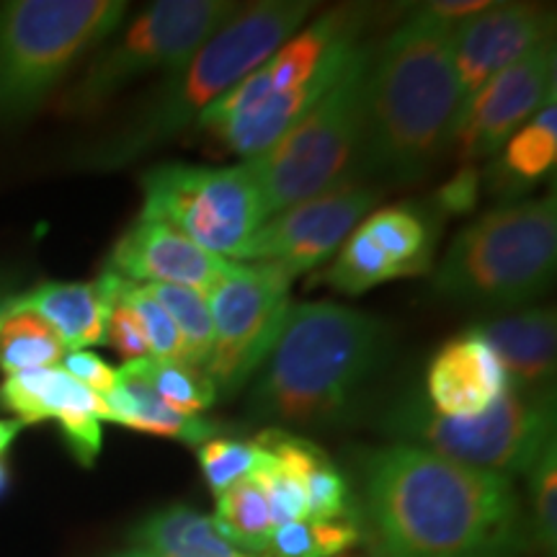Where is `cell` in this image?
I'll list each match as a JSON object with an SVG mask.
<instances>
[{"mask_svg": "<svg viewBox=\"0 0 557 557\" xmlns=\"http://www.w3.org/2000/svg\"><path fill=\"white\" fill-rule=\"evenodd\" d=\"M529 500H532V537L545 553H553L557 540V449L549 442L534 468L529 470Z\"/></svg>", "mask_w": 557, "mask_h": 557, "instance_id": "cell-33", "label": "cell"}, {"mask_svg": "<svg viewBox=\"0 0 557 557\" xmlns=\"http://www.w3.org/2000/svg\"><path fill=\"white\" fill-rule=\"evenodd\" d=\"M238 5L230 0H158L99 47L78 86L70 90V111H94L145 75L178 70Z\"/></svg>", "mask_w": 557, "mask_h": 557, "instance_id": "cell-10", "label": "cell"}, {"mask_svg": "<svg viewBox=\"0 0 557 557\" xmlns=\"http://www.w3.org/2000/svg\"><path fill=\"white\" fill-rule=\"evenodd\" d=\"M122 299L135 310V315L143 325L145 341H148L150 359L156 361H184V341L178 336V329L173 325L169 312L163 310V305L150 295V289L145 284H132L124 278Z\"/></svg>", "mask_w": 557, "mask_h": 557, "instance_id": "cell-31", "label": "cell"}, {"mask_svg": "<svg viewBox=\"0 0 557 557\" xmlns=\"http://www.w3.org/2000/svg\"><path fill=\"white\" fill-rule=\"evenodd\" d=\"M364 508L382 557L500 553L519 532L511 480L403 442L367 455Z\"/></svg>", "mask_w": 557, "mask_h": 557, "instance_id": "cell-1", "label": "cell"}, {"mask_svg": "<svg viewBox=\"0 0 557 557\" xmlns=\"http://www.w3.org/2000/svg\"><path fill=\"white\" fill-rule=\"evenodd\" d=\"M455 29L418 9L372 54L357 165L364 181L418 184L449 152L462 109Z\"/></svg>", "mask_w": 557, "mask_h": 557, "instance_id": "cell-2", "label": "cell"}, {"mask_svg": "<svg viewBox=\"0 0 557 557\" xmlns=\"http://www.w3.org/2000/svg\"><path fill=\"white\" fill-rule=\"evenodd\" d=\"M16 297H18V292H16V287H13L11 278H0V318L9 315L13 299Z\"/></svg>", "mask_w": 557, "mask_h": 557, "instance_id": "cell-40", "label": "cell"}, {"mask_svg": "<svg viewBox=\"0 0 557 557\" xmlns=\"http://www.w3.org/2000/svg\"><path fill=\"white\" fill-rule=\"evenodd\" d=\"M493 348L508 385L524 393H547L555 382L557 323L553 308H521L480 318L470 329Z\"/></svg>", "mask_w": 557, "mask_h": 557, "instance_id": "cell-20", "label": "cell"}, {"mask_svg": "<svg viewBox=\"0 0 557 557\" xmlns=\"http://www.w3.org/2000/svg\"><path fill=\"white\" fill-rule=\"evenodd\" d=\"M393 331L385 320L338 302L292 305L250 389V413L282 426H333L385 369Z\"/></svg>", "mask_w": 557, "mask_h": 557, "instance_id": "cell-3", "label": "cell"}, {"mask_svg": "<svg viewBox=\"0 0 557 557\" xmlns=\"http://www.w3.org/2000/svg\"><path fill=\"white\" fill-rule=\"evenodd\" d=\"M359 227L377 243L398 278L421 276L434 263L442 220L431 212L429 205L400 201L374 209L359 222Z\"/></svg>", "mask_w": 557, "mask_h": 557, "instance_id": "cell-23", "label": "cell"}, {"mask_svg": "<svg viewBox=\"0 0 557 557\" xmlns=\"http://www.w3.org/2000/svg\"><path fill=\"white\" fill-rule=\"evenodd\" d=\"M233 263L209 253L171 225L137 218L111 248L107 271L132 284H176L207 297Z\"/></svg>", "mask_w": 557, "mask_h": 557, "instance_id": "cell-17", "label": "cell"}, {"mask_svg": "<svg viewBox=\"0 0 557 557\" xmlns=\"http://www.w3.org/2000/svg\"><path fill=\"white\" fill-rule=\"evenodd\" d=\"M320 278L341 295L359 297L369 289L380 287V284L395 282L398 276H395V269L389 267L385 253L377 248V243L357 225Z\"/></svg>", "mask_w": 557, "mask_h": 557, "instance_id": "cell-28", "label": "cell"}, {"mask_svg": "<svg viewBox=\"0 0 557 557\" xmlns=\"http://www.w3.org/2000/svg\"><path fill=\"white\" fill-rule=\"evenodd\" d=\"M472 557H485V555H472Z\"/></svg>", "mask_w": 557, "mask_h": 557, "instance_id": "cell-43", "label": "cell"}, {"mask_svg": "<svg viewBox=\"0 0 557 557\" xmlns=\"http://www.w3.org/2000/svg\"><path fill=\"white\" fill-rule=\"evenodd\" d=\"M382 189L359 176L341 178L315 197L269 218L250 238L243 263H274L289 276L323 267L372 212Z\"/></svg>", "mask_w": 557, "mask_h": 557, "instance_id": "cell-12", "label": "cell"}, {"mask_svg": "<svg viewBox=\"0 0 557 557\" xmlns=\"http://www.w3.org/2000/svg\"><path fill=\"white\" fill-rule=\"evenodd\" d=\"M292 282L274 263H233L207 295L212 354L205 372L220 400H230L259 374L292 310Z\"/></svg>", "mask_w": 557, "mask_h": 557, "instance_id": "cell-11", "label": "cell"}, {"mask_svg": "<svg viewBox=\"0 0 557 557\" xmlns=\"http://www.w3.org/2000/svg\"><path fill=\"white\" fill-rule=\"evenodd\" d=\"M487 9H491V0H436V3L421 5V11H426L429 16H434L449 26L465 24V21Z\"/></svg>", "mask_w": 557, "mask_h": 557, "instance_id": "cell-38", "label": "cell"}, {"mask_svg": "<svg viewBox=\"0 0 557 557\" xmlns=\"http://www.w3.org/2000/svg\"><path fill=\"white\" fill-rule=\"evenodd\" d=\"M127 364L137 369L139 377L148 382L165 406L184 416H201L220 400L205 369L178 364V361H156L150 357L127 361Z\"/></svg>", "mask_w": 557, "mask_h": 557, "instance_id": "cell-27", "label": "cell"}, {"mask_svg": "<svg viewBox=\"0 0 557 557\" xmlns=\"http://www.w3.org/2000/svg\"><path fill=\"white\" fill-rule=\"evenodd\" d=\"M21 429H24V423H18L16 418H11V421H0V457L11 449V444L16 442Z\"/></svg>", "mask_w": 557, "mask_h": 557, "instance_id": "cell-39", "label": "cell"}, {"mask_svg": "<svg viewBox=\"0 0 557 557\" xmlns=\"http://www.w3.org/2000/svg\"><path fill=\"white\" fill-rule=\"evenodd\" d=\"M201 472L214 496L225 493L227 487L238 485L240 480L253 475L259 465V447L256 442H238V438L214 436L197 447Z\"/></svg>", "mask_w": 557, "mask_h": 557, "instance_id": "cell-32", "label": "cell"}, {"mask_svg": "<svg viewBox=\"0 0 557 557\" xmlns=\"http://www.w3.org/2000/svg\"><path fill=\"white\" fill-rule=\"evenodd\" d=\"M380 426L403 444L511 480L529 475L547 444L555 442V395L553 389L524 393L508 387L485 413L444 418L431 410L423 395L408 393L389 403Z\"/></svg>", "mask_w": 557, "mask_h": 557, "instance_id": "cell-7", "label": "cell"}, {"mask_svg": "<svg viewBox=\"0 0 557 557\" xmlns=\"http://www.w3.org/2000/svg\"><path fill=\"white\" fill-rule=\"evenodd\" d=\"M122 287L124 278L114 271H103L94 282H45L21 292L11 310L45 320L67 351H86L107 344V320L120 302Z\"/></svg>", "mask_w": 557, "mask_h": 557, "instance_id": "cell-19", "label": "cell"}, {"mask_svg": "<svg viewBox=\"0 0 557 557\" xmlns=\"http://www.w3.org/2000/svg\"><path fill=\"white\" fill-rule=\"evenodd\" d=\"M107 344L116 348V354L124 359V364H127V361L150 357L143 325H139L135 310H132L122 297L107 320Z\"/></svg>", "mask_w": 557, "mask_h": 557, "instance_id": "cell-36", "label": "cell"}, {"mask_svg": "<svg viewBox=\"0 0 557 557\" xmlns=\"http://www.w3.org/2000/svg\"><path fill=\"white\" fill-rule=\"evenodd\" d=\"M67 348L62 346L45 320L32 312L11 310L0 318V369L5 377L34 369H52L65 359Z\"/></svg>", "mask_w": 557, "mask_h": 557, "instance_id": "cell-25", "label": "cell"}, {"mask_svg": "<svg viewBox=\"0 0 557 557\" xmlns=\"http://www.w3.org/2000/svg\"><path fill=\"white\" fill-rule=\"evenodd\" d=\"M555 13L537 3H491L455 29V70L462 107L500 70L553 41Z\"/></svg>", "mask_w": 557, "mask_h": 557, "instance_id": "cell-15", "label": "cell"}, {"mask_svg": "<svg viewBox=\"0 0 557 557\" xmlns=\"http://www.w3.org/2000/svg\"><path fill=\"white\" fill-rule=\"evenodd\" d=\"M60 364L62 372H67L73 380H78L83 387L94 389L101 398H107L116 385V369H111L107 361L90 351H67Z\"/></svg>", "mask_w": 557, "mask_h": 557, "instance_id": "cell-37", "label": "cell"}, {"mask_svg": "<svg viewBox=\"0 0 557 557\" xmlns=\"http://www.w3.org/2000/svg\"><path fill=\"white\" fill-rule=\"evenodd\" d=\"M9 483H11L9 468H5V462H3V459H0V498H3L5 491H9Z\"/></svg>", "mask_w": 557, "mask_h": 557, "instance_id": "cell-41", "label": "cell"}, {"mask_svg": "<svg viewBox=\"0 0 557 557\" xmlns=\"http://www.w3.org/2000/svg\"><path fill=\"white\" fill-rule=\"evenodd\" d=\"M135 549L156 557H253L222 537L212 517L189 506H165L152 511L129 532Z\"/></svg>", "mask_w": 557, "mask_h": 557, "instance_id": "cell-24", "label": "cell"}, {"mask_svg": "<svg viewBox=\"0 0 557 557\" xmlns=\"http://www.w3.org/2000/svg\"><path fill=\"white\" fill-rule=\"evenodd\" d=\"M308 491V519L310 521H338L348 519L351 511V496L341 472L333 468L329 457L318 462L305 480Z\"/></svg>", "mask_w": 557, "mask_h": 557, "instance_id": "cell-34", "label": "cell"}, {"mask_svg": "<svg viewBox=\"0 0 557 557\" xmlns=\"http://www.w3.org/2000/svg\"><path fill=\"white\" fill-rule=\"evenodd\" d=\"M150 295L163 305L178 336L184 341V361L189 367L205 369L209 354H212V315H209L207 297L189 287H176V284H145Z\"/></svg>", "mask_w": 557, "mask_h": 557, "instance_id": "cell-29", "label": "cell"}, {"mask_svg": "<svg viewBox=\"0 0 557 557\" xmlns=\"http://www.w3.org/2000/svg\"><path fill=\"white\" fill-rule=\"evenodd\" d=\"M372 54V47L359 45L315 107L292 124L263 156L246 160L261 191L267 220L325 191L341 178L359 176Z\"/></svg>", "mask_w": 557, "mask_h": 557, "instance_id": "cell-6", "label": "cell"}, {"mask_svg": "<svg viewBox=\"0 0 557 557\" xmlns=\"http://www.w3.org/2000/svg\"><path fill=\"white\" fill-rule=\"evenodd\" d=\"M109 421L143 434L178 438L186 444H205L220 436L222 423L205 416H184L165 406L132 364L116 369V385L107 395Z\"/></svg>", "mask_w": 557, "mask_h": 557, "instance_id": "cell-22", "label": "cell"}, {"mask_svg": "<svg viewBox=\"0 0 557 557\" xmlns=\"http://www.w3.org/2000/svg\"><path fill=\"white\" fill-rule=\"evenodd\" d=\"M369 9L364 5H341L325 11L312 21L305 32L284 41L271 58L246 75L238 86H233L218 103H212L199 116L197 129L209 132L248 111L269 96L295 94L310 86L325 70L338 65L359 47V37L364 32Z\"/></svg>", "mask_w": 557, "mask_h": 557, "instance_id": "cell-13", "label": "cell"}, {"mask_svg": "<svg viewBox=\"0 0 557 557\" xmlns=\"http://www.w3.org/2000/svg\"><path fill=\"white\" fill-rule=\"evenodd\" d=\"M111 557H156V555H148V553H143V549H124V553H116V555H111Z\"/></svg>", "mask_w": 557, "mask_h": 557, "instance_id": "cell-42", "label": "cell"}, {"mask_svg": "<svg viewBox=\"0 0 557 557\" xmlns=\"http://www.w3.org/2000/svg\"><path fill=\"white\" fill-rule=\"evenodd\" d=\"M506 369L493 348L472 331L451 338L429 361L423 398L444 418H472L508 393Z\"/></svg>", "mask_w": 557, "mask_h": 557, "instance_id": "cell-18", "label": "cell"}, {"mask_svg": "<svg viewBox=\"0 0 557 557\" xmlns=\"http://www.w3.org/2000/svg\"><path fill=\"white\" fill-rule=\"evenodd\" d=\"M557 163V107L555 96L527 124L506 139L483 171V191L504 201L524 199V194L545 181ZM500 201V205H504Z\"/></svg>", "mask_w": 557, "mask_h": 557, "instance_id": "cell-21", "label": "cell"}, {"mask_svg": "<svg viewBox=\"0 0 557 557\" xmlns=\"http://www.w3.org/2000/svg\"><path fill=\"white\" fill-rule=\"evenodd\" d=\"M315 3L261 0L238 5L189 60L165 75L150 96L90 152L101 169H122L184 135L230 88L261 67L278 47L295 37Z\"/></svg>", "mask_w": 557, "mask_h": 557, "instance_id": "cell-4", "label": "cell"}, {"mask_svg": "<svg viewBox=\"0 0 557 557\" xmlns=\"http://www.w3.org/2000/svg\"><path fill=\"white\" fill-rule=\"evenodd\" d=\"M214 527L233 547L248 553H269L274 521H271L267 496L253 480H240L218 496Z\"/></svg>", "mask_w": 557, "mask_h": 557, "instance_id": "cell-26", "label": "cell"}, {"mask_svg": "<svg viewBox=\"0 0 557 557\" xmlns=\"http://www.w3.org/2000/svg\"><path fill=\"white\" fill-rule=\"evenodd\" d=\"M359 527L348 519L338 521H289L274 529L269 553L276 557H336L357 547Z\"/></svg>", "mask_w": 557, "mask_h": 557, "instance_id": "cell-30", "label": "cell"}, {"mask_svg": "<svg viewBox=\"0 0 557 557\" xmlns=\"http://www.w3.org/2000/svg\"><path fill=\"white\" fill-rule=\"evenodd\" d=\"M124 0H11L0 5V120L32 114L65 73L127 18Z\"/></svg>", "mask_w": 557, "mask_h": 557, "instance_id": "cell-8", "label": "cell"}, {"mask_svg": "<svg viewBox=\"0 0 557 557\" xmlns=\"http://www.w3.org/2000/svg\"><path fill=\"white\" fill-rule=\"evenodd\" d=\"M139 220L171 225L209 253L243 263L263 214L261 191L248 163H160L139 176Z\"/></svg>", "mask_w": 557, "mask_h": 557, "instance_id": "cell-9", "label": "cell"}, {"mask_svg": "<svg viewBox=\"0 0 557 557\" xmlns=\"http://www.w3.org/2000/svg\"><path fill=\"white\" fill-rule=\"evenodd\" d=\"M0 408L16 416L24 426L54 418L65 434L70 455L83 468H90L99 457L101 423L109 421L107 400L58 367L5 377L0 385Z\"/></svg>", "mask_w": 557, "mask_h": 557, "instance_id": "cell-16", "label": "cell"}, {"mask_svg": "<svg viewBox=\"0 0 557 557\" xmlns=\"http://www.w3.org/2000/svg\"><path fill=\"white\" fill-rule=\"evenodd\" d=\"M557 267V199H517L468 222L431 276L444 302L521 310L545 295Z\"/></svg>", "mask_w": 557, "mask_h": 557, "instance_id": "cell-5", "label": "cell"}, {"mask_svg": "<svg viewBox=\"0 0 557 557\" xmlns=\"http://www.w3.org/2000/svg\"><path fill=\"white\" fill-rule=\"evenodd\" d=\"M555 96V45L547 41L493 75L459 109L449 152L459 163L491 160L521 124L532 120Z\"/></svg>", "mask_w": 557, "mask_h": 557, "instance_id": "cell-14", "label": "cell"}, {"mask_svg": "<svg viewBox=\"0 0 557 557\" xmlns=\"http://www.w3.org/2000/svg\"><path fill=\"white\" fill-rule=\"evenodd\" d=\"M480 199H483V171H480V165L462 163L455 171V176L444 181V184L431 194L426 205L438 220L468 218L470 212L478 209Z\"/></svg>", "mask_w": 557, "mask_h": 557, "instance_id": "cell-35", "label": "cell"}]
</instances>
